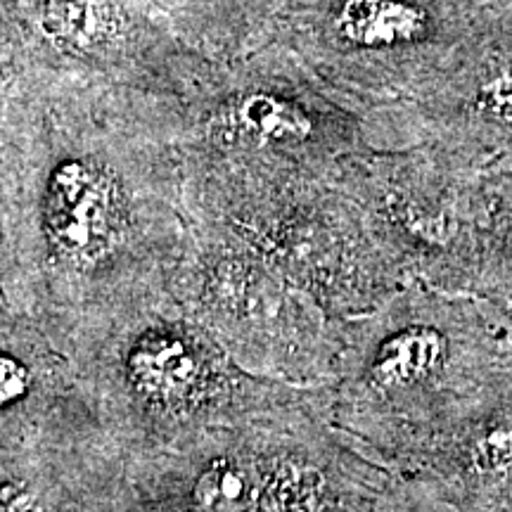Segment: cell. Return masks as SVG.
Here are the masks:
<instances>
[{"mask_svg":"<svg viewBox=\"0 0 512 512\" xmlns=\"http://www.w3.org/2000/svg\"><path fill=\"white\" fill-rule=\"evenodd\" d=\"M3 512H38V508L34 496H31L29 491L17 489V486H5Z\"/></svg>","mask_w":512,"mask_h":512,"instance_id":"10","label":"cell"},{"mask_svg":"<svg viewBox=\"0 0 512 512\" xmlns=\"http://www.w3.org/2000/svg\"><path fill=\"white\" fill-rule=\"evenodd\" d=\"M259 501L264 512H323L325 482L313 467L283 460L266 477Z\"/></svg>","mask_w":512,"mask_h":512,"instance_id":"4","label":"cell"},{"mask_svg":"<svg viewBox=\"0 0 512 512\" xmlns=\"http://www.w3.org/2000/svg\"><path fill=\"white\" fill-rule=\"evenodd\" d=\"M451 363V339L437 325H411L382 344L373 380L384 389L434 382Z\"/></svg>","mask_w":512,"mask_h":512,"instance_id":"2","label":"cell"},{"mask_svg":"<svg viewBox=\"0 0 512 512\" xmlns=\"http://www.w3.org/2000/svg\"><path fill=\"white\" fill-rule=\"evenodd\" d=\"M53 238L69 254H93L110 233V192L79 164H67L53 181Z\"/></svg>","mask_w":512,"mask_h":512,"instance_id":"1","label":"cell"},{"mask_svg":"<svg viewBox=\"0 0 512 512\" xmlns=\"http://www.w3.org/2000/svg\"><path fill=\"white\" fill-rule=\"evenodd\" d=\"M477 105L484 112V117L512 126V72H503L496 79L484 83Z\"/></svg>","mask_w":512,"mask_h":512,"instance_id":"8","label":"cell"},{"mask_svg":"<svg viewBox=\"0 0 512 512\" xmlns=\"http://www.w3.org/2000/svg\"><path fill=\"white\" fill-rule=\"evenodd\" d=\"M29 370L12 356L0 358V401L10 406L29 392Z\"/></svg>","mask_w":512,"mask_h":512,"instance_id":"9","label":"cell"},{"mask_svg":"<svg viewBox=\"0 0 512 512\" xmlns=\"http://www.w3.org/2000/svg\"><path fill=\"white\" fill-rule=\"evenodd\" d=\"M344 24L356 41L394 43L411 41L413 36H418L425 17L411 5L358 0L344 12Z\"/></svg>","mask_w":512,"mask_h":512,"instance_id":"5","label":"cell"},{"mask_svg":"<svg viewBox=\"0 0 512 512\" xmlns=\"http://www.w3.org/2000/svg\"><path fill=\"white\" fill-rule=\"evenodd\" d=\"M131 377L145 396L157 401H183L195 389L200 361L176 337H150L131 356Z\"/></svg>","mask_w":512,"mask_h":512,"instance_id":"3","label":"cell"},{"mask_svg":"<svg viewBox=\"0 0 512 512\" xmlns=\"http://www.w3.org/2000/svg\"><path fill=\"white\" fill-rule=\"evenodd\" d=\"M254 498L252 477L233 460H216L195 482V501L207 512H245Z\"/></svg>","mask_w":512,"mask_h":512,"instance_id":"6","label":"cell"},{"mask_svg":"<svg viewBox=\"0 0 512 512\" xmlns=\"http://www.w3.org/2000/svg\"><path fill=\"white\" fill-rule=\"evenodd\" d=\"M240 121L256 138L290 140L302 138L309 131V121L294 110V107L275 98H266V95L249 98L240 107Z\"/></svg>","mask_w":512,"mask_h":512,"instance_id":"7","label":"cell"}]
</instances>
